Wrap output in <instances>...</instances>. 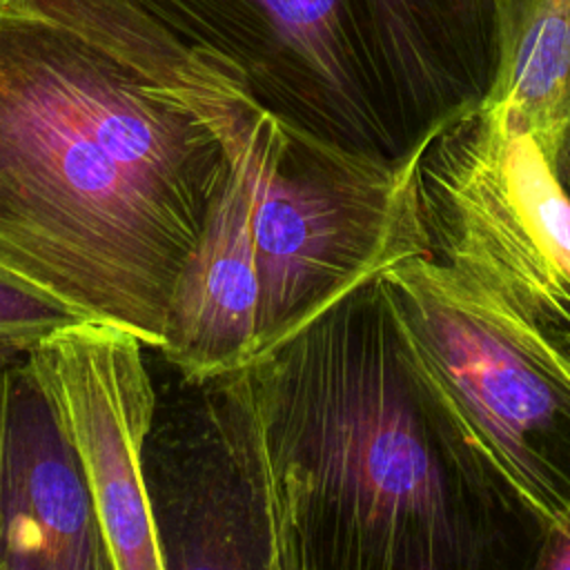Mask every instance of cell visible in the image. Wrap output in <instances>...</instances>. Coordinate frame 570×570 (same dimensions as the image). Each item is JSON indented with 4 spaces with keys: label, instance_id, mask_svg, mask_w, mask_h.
<instances>
[{
    "label": "cell",
    "instance_id": "obj_1",
    "mask_svg": "<svg viewBox=\"0 0 570 570\" xmlns=\"http://www.w3.org/2000/svg\"><path fill=\"white\" fill-rule=\"evenodd\" d=\"M254 102L140 0H0V272L158 350Z\"/></svg>",
    "mask_w": 570,
    "mask_h": 570
},
{
    "label": "cell",
    "instance_id": "obj_2",
    "mask_svg": "<svg viewBox=\"0 0 570 570\" xmlns=\"http://www.w3.org/2000/svg\"><path fill=\"white\" fill-rule=\"evenodd\" d=\"M196 385L185 537L207 566L534 568L443 430L379 276Z\"/></svg>",
    "mask_w": 570,
    "mask_h": 570
},
{
    "label": "cell",
    "instance_id": "obj_3",
    "mask_svg": "<svg viewBox=\"0 0 570 570\" xmlns=\"http://www.w3.org/2000/svg\"><path fill=\"white\" fill-rule=\"evenodd\" d=\"M140 2L281 120L390 158L479 107L501 60L497 0Z\"/></svg>",
    "mask_w": 570,
    "mask_h": 570
},
{
    "label": "cell",
    "instance_id": "obj_4",
    "mask_svg": "<svg viewBox=\"0 0 570 570\" xmlns=\"http://www.w3.org/2000/svg\"><path fill=\"white\" fill-rule=\"evenodd\" d=\"M379 278L443 430L539 554L570 512V361L432 256Z\"/></svg>",
    "mask_w": 570,
    "mask_h": 570
},
{
    "label": "cell",
    "instance_id": "obj_5",
    "mask_svg": "<svg viewBox=\"0 0 570 570\" xmlns=\"http://www.w3.org/2000/svg\"><path fill=\"white\" fill-rule=\"evenodd\" d=\"M432 134L390 158L321 138L263 105L252 111L243 154L261 276L258 354L387 267L432 256L416 185Z\"/></svg>",
    "mask_w": 570,
    "mask_h": 570
},
{
    "label": "cell",
    "instance_id": "obj_6",
    "mask_svg": "<svg viewBox=\"0 0 570 570\" xmlns=\"http://www.w3.org/2000/svg\"><path fill=\"white\" fill-rule=\"evenodd\" d=\"M416 185L432 258L570 361V196L534 138L479 105L430 136Z\"/></svg>",
    "mask_w": 570,
    "mask_h": 570
},
{
    "label": "cell",
    "instance_id": "obj_7",
    "mask_svg": "<svg viewBox=\"0 0 570 570\" xmlns=\"http://www.w3.org/2000/svg\"><path fill=\"white\" fill-rule=\"evenodd\" d=\"M142 347L116 323L71 318L24 352L82 465L114 570H167L145 474L156 392Z\"/></svg>",
    "mask_w": 570,
    "mask_h": 570
},
{
    "label": "cell",
    "instance_id": "obj_8",
    "mask_svg": "<svg viewBox=\"0 0 570 570\" xmlns=\"http://www.w3.org/2000/svg\"><path fill=\"white\" fill-rule=\"evenodd\" d=\"M18 354L9 365L0 570H114L82 465Z\"/></svg>",
    "mask_w": 570,
    "mask_h": 570
},
{
    "label": "cell",
    "instance_id": "obj_9",
    "mask_svg": "<svg viewBox=\"0 0 570 570\" xmlns=\"http://www.w3.org/2000/svg\"><path fill=\"white\" fill-rule=\"evenodd\" d=\"M258 105L225 136L229 165L212 196L198 247L176 283L158 347L189 385L227 374L258 354L261 276L243 154V127Z\"/></svg>",
    "mask_w": 570,
    "mask_h": 570
},
{
    "label": "cell",
    "instance_id": "obj_10",
    "mask_svg": "<svg viewBox=\"0 0 570 570\" xmlns=\"http://www.w3.org/2000/svg\"><path fill=\"white\" fill-rule=\"evenodd\" d=\"M501 60L481 105L528 131L570 196V0H497Z\"/></svg>",
    "mask_w": 570,
    "mask_h": 570
},
{
    "label": "cell",
    "instance_id": "obj_11",
    "mask_svg": "<svg viewBox=\"0 0 570 570\" xmlns=\"http://www.w3.org/2000/svg\"><path fill=\"white\" fill-rule=\"evenodd\" d=\"M73 316L0 272V350L27 352Z\"/></svg>",
    "mask_w": 570,
    "mask_h": 570
},
{
    "label": "cell",
    "instance_id": "obj_12",
    "mask_svg": "<svg viewBox=\"0 0 570 570\" xmlns=\"http://www.w3.org/2000/svg\"><path fill=\"white\" fill-rule=\"evenodd\" d=\"M537 570H570V512L546 534L539 554Z\"/></svg>",
    "mask_w": 570,
    "mask_h": 570
},
{
    "label": "cell",
    "instance_id": "obj_13",
    "mask_svg": "<svg viewBox=\"0 0 570 570\" xmlns=\"http://www.w3.org/2000/svg\"><path fill=\"white\" fill-rule=\"evenodd\" d=\"M16 352L0 350V499H2V472H4V428H7V396H9V365Z\"/></svg>",
    "mask_w": 570,
    "mask_h": 570
}]
</instances>
